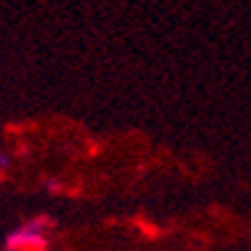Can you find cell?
<instances>
[{
	"label": "cell",
	"mask_w": 251,
	"mask_h": 251,
	"mask_svg": "<svg viewBox=\"0 0 251 251\" xmlns=\"http://www.w3.org/2000/svg\"><path fill=\"white\" fill-rule=\"evenodd\" d=\"M53 221L48 216H30L13 226L3 239V251H46Z\"/></svg>",
	"instance_id": "1"
},
{
	"label": "cell",
	"mask_w": 251,
	"mask_h": 251,
	"mask_svg": "<svg viewBox=\"0 0 251 251\" xmlns=\"http://www.w3.org/2000/svg\"><path fill=\"white\" fill-rule=\"evenodd\" d=\"M13 169V156L8 151H0V178H5Z\"/></svg>",
	"instance_id": "2"
},
{
	"label": "cell",
	"mask_w": 251,
	"mask_h": 251,
	"mask_svg": "<svg viewBox=\"0 0 251 251\" xmlns=\"http://www.w3.org/2000/svg\"><path fill=\"white\" fill-rule=\"evenodd\" d=\"M43 188H46V191H48L50 196H55V194H63V181L50 176V178H46V181H43Z\"/></svg>",
	"instance_id": "3"
}]
</instances>
